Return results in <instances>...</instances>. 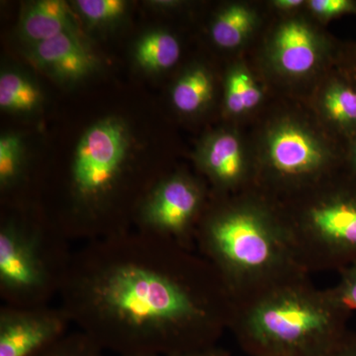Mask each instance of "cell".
I'll use <instances>...</instances> for the list:
<instances>
[{
  "label": "cell",
  "instance_id": "cell-2",
  "mask_svg": "<svg viewBox=\"0 0 356 356\" xmlns=\"http://www.w3.org/2000/svg\"><path fill=\"white\" fill-rule=\"evenodd\" d=\"M200 243L235 303L307 273L280 206L268 196L245 193L217 207L201 225Z\"/></svg>",
  "mask_w": 356,
  "mask_h": 356
},
{
  "label": "cell",
  "instance_id": "cell-11",
  "mask_svg": "<svg viewBox=\"0 0 356 356\" xmlns=\"http://www.w3.org/2000/svg\"><path fill=\"white\" fill-rule=\"evenodd\" d=\"M204 172L220 188H243L248 170L242 144L234 134L222 132L212 136L204 145L200 158Z\"/></svg>",
  "mask_w": 356,
  "mask_h": 356
},
{
  "label": "cell",
  "instance_id": "cell-14",
  "mask_svg": "<svg viewBox=\"0 0 356 356\" xmlns=\"http://www.w3.org/2000/svg\"><path fill=\"white\" fill-rule=\"evenodd\" d=\"M135 58L143 69L149 72L170 69L179 60V42L168 32L149 33L137 44Z\"/></svg>",
  "mask_w": 356,
  "mask_h": 356
},
{
  "label": "cell",
  "instance_id": "cell-6",
  "mask_svg": "<svg viewBox=\"0 0 356 356\" xmlns=\"http://www.w3.org/2000/svg\"><path fill=\"white\" fill-rule=\"evenodd\" d=\"M128 149L127 131L115 119L89 128L76 147L72 178L83 198L99 197L115 181Z\"/></svg>",
  "mask_w": 356,
  "mask_h": 356
},
{
  "label": "cell",
  "instance_id": "cell-26",
  "mask_svg": "<svg viewBox=\"0 0 356 356\" xmlns=\"http://www.w3.org/2000/svg\"><path fill=\"white\" fill-rule=\"evenodd\" d=\"M135 356H229V351L222 350V348H207V350L192 351V353H179V355H135Z\"/></svg>",
  "mask_w": 356,
  "mask_h": 356
},
{
  "label": "cell",
  "instance_id": "cell-7",
  "mask_svg": "<svg viewBox=\"0 0 356 356\" xmlns=\"http://www.w3.org/2000/svg\"><path fill=\"white\" fill-rule=\"evenodd\" d=\"M203 202L200 187L177 175L156 189L145 209L147 222L163 233L184 236L191 231Z\"/></svg>",
  "mask_w": 356,
  "mask_h": 356
},
{
  "label": "cell",
  "instance_id": "cell-24",
  "mask_svg": "<svg viewBox=\"0 0 356 356\" xmlns=\"http://www.w3.org/2000/svg\"><path fill=\"white\" fill-rule=\"evenodd\" d=\"M310 7L313 13L324 17L356 13V3L350 0H312Z\"/></svg>",
  "mask_w": 356,
  "mask_h": 356
},
{
  "label": "cell",
  "instance_id": "cell-28",
  "mask_svg": "<svg viewBox=\"0 0 356 356\" xmlns=\"http://www.w3.org/2000/svg\"><path fill=\"white\" fill-rule=\"evenodd\" d=\"M303 3L302 0H278V1H275V6L280 7V8L284 9H290L295 8V7H298Z\"/></svg>",
  "mask_w": 356,
  "mask_h": 356
},
{
  "label": "cell",
  "instance_id": "cell-27",
  "mask_svg": "<svg viewBox=\"0 0 356 356\" xmlns=\"http://www.w3.org/2000/svg\"><path fill=\"white\" fill-rule=\"evenodd\" d=\"M350 172L356 177V139L350 143Z\"/></svg>",
  "mask_w": 356,
  "mask_h": 356
},
{
  "label": "cell",
  "instance_id": "cell-25",
  "mask_svg": "<svg viewBox=\"0 0 356 356\" xmlns=\"http://www.w3.org/2000/svg\"><path fill=\"white\" fill-rule=\"evenodd\" d=\"M329 356H356V334L348 332Z\"/></svg>",
  "mask_w": 356,
  "mask_h": 356
},
{
  "label": "cell",
  "instance_id": "cell-4",
  "mask_svg": "<svg viewBox=\"0 0 356 356\" xmlns=\"http://www.w3.org/2000/svg\"><path fill=\"white\" fill-rule=\"evenodd\" d=\"M281 208L304 271L336 270L356 261V177L324 181Z\"/></svg>",
  "mask_w": 356,
  "mask_h": 356
},
{
  "label": "cell",
  "instance_id": "cell-12",
  "mask_svg": "<svg viewBox=\"0 0 356 356\" xmlns=\"http://www.w3.org/2000/svg\"><path fill=\"white\" fill-rule=\"evenodd\" d=\"M274 56L278 67L286 74H307L315 67L318 60L317 43L313 33L303 23H286L276 34Z\"/></svg>",
  "mask_w": 356,
  "mask_h": 356
},
{
  "label": "cell",
  "instance_id": "cell-3",
  "mask_svg": "<svg viewBox=\"0 0 356 356\" xmlns=\"http://www.w3.org/2000/svg\"><path fill=\"white\" fill-rule=\"evenodd\" d=\"M350 314L302 273L236 302L229 329L250 356H329Z\"/></svg>",
  "mask_w": 356,
  "mask_h": 356
},
{
  "label": "cell",
  "instance_id": "cell-13",
  "mask_svg": "<svg viewBox=\"0 0 356 356\" xmlns=\"http://www.w3.org/2000/svg\"><path fill=\"white\" fill-rule=\"evenodd\" d=\"M72 15L60 0H41L28 7L21 20L23 36L35 44L72 31Z\"/></svg>",
  "mask_w": 356,
  "mask_h": 356
},
{
  "label": "cell",
  "instance_id": "cell-20",
  "mask_svg": "<svg viewBox=\"0 0 356 356\" xmlns=\"http://www.w3.org/2000/svg\"><path fill=\"white\" fill-rule=\"evenodd\" d=\"M76 6L91 23L103 24L120 18L125 13L127 3L122 0H79Z\"/></svg>",
  "mask_w": 356,
  "mask_h": 356
},
{
  "label": "cell",
  "instance_id": "cell-9",
  "mask_svg": "<svg viewBox=\"0 0 356 356\" xmlns=\"http://www.w3.org/2000/svg\"><path fill=\"white\" fill-rule=\"evenodd\" d=\"M32 58L42 69L65 81L83 79L97 64L95 54L74 30L35 44Z\"/></svg>",
  "mask_w": 356,
  "mask_h": 356
},
{
  "label": "cell",
  "instance_id": "cell-19",
  "mask_svg": "<svg viewBox=\"0 0 356 356\" xmlns=\"http://www.w3.org/2000/svg\"><path fill=\"white\" fill-rule=\"evenodd\" d=\"M261 89L248 72L242 69L233 70L226 83L227 109L231 113L241 114L254 108L261 102Z\"/></svg>",
  "mask_w": 356,
  "mask_h": 356
},
{
  "label": "cell",
  "instance_id": "cell-17",
  "mask_svg": "<svg viewBox=\"0 0 356 356\" xmlns=\"http://www.w3.org/2000/svg\"><path fill=\"white\" fill-rule=\"evenodd\" d=\"M254 16L243 6H232L218 15L212 26V38L222 48L240 46L252 31Z\"/></svg>",
  "mask_w": 356,
  "mask_h": 356
},
{
  "label": "cell",
  "instance_id": "cell-1",
  "mask_svg": "<svg viewBox=\"0 0 356 356\" xmlns=\"http://www.w3.org/2000/svg\"><path fill=\"white\" fill-rule=\"evenodd\" d=\"M93 298L117 323V331L105 343L124 356L214 348L235 310V301L212 264L184 257L168 270L115 266L96 281Z\"/></svg>",
  "mask_w": 356,
  "mask_h": 356
},
{
  "label": "cell",
  "instance_id": "cell-23",
  "mask_svg": "<svg viewBox=\"0 0 356 356\" xmlns=\"http://www.w3.org/2000/svg\"><path fill=\"white\" fill-rule=\"evenodd\" d=\"M339 273V282L331 290L348 311H356V261Z\"/></svg>",
  "mask_w": 356,
  "mask_h": 356
},
{
  "label": "cell",
  "instance_id": "cell-8",
  "mask_svg": "<svg viewBox=\"0 0 356 356\" xmlns=\"http://www.w3.org/2000/svg\"><path fill=\"white\" fill-rule=\"evenodd\" d=\"M57 318L35 314H6L0 322V356H40L60 341Z\"/></svg>",
  "mask_w": 356,
  "mask_h": 356
},
{
  "label": "cell",
  "instance_id": "cell-10",
  "mask_svg": "<svg viewBox=\"0 0 356 356\" xmlns=\"http://www.w3.org/2000/svg\"><path fill=\"white\" fill-rule=\"evenodd\" d=\"M43 267L33 243L13 227L0 233V280L16 291L36 289L43 282Z\"/></svg>",
  "mask_w": 356,
  "mask_h": 356
},
{
  "label": "cell",
  "instance_id": "cell-5",
  "mask_svg": "<svg viewBox=\"0 0 356 356\" xmlns=\"http://www.w3.org/2000/svg\"><path fill=\"white\" fill-rule=\"evenodd\" d=\"M267 172L264 181L271 191L298 196L325 181L330 156L306 129L286 123L267 140Z\"/></svg>",
  "mask_w": 356,
  "mask_h": 356
},
{
  "label": "cell",
  "instance_id": "cell-15",
  "mask_svg": "<svg viewBox=\"0 0 356 356\" xmlns=\"http://www.w3.org/2000/svg\"><path fill=\"white\" fill-rule=\"evenodd\" d=\"M324 110L330 119L350 138L356 139V84L353 81H337L324 95Z\"/></svg>",
  "mask_w": 356,
  "mask_h": 356
},
{
  "label": "cell",
  "instance_id": "cell-22",
  "mask_svg": "<svg viewBox=\"0 0 356 356\" xmlns=\"http://www.w3.org/2000/svg\"><path fill=\"white\" fill-rule=\"evenodd\" d=\"M40 356H100L99 344L93 339H60Z\"/></svg>",
  "mask_w": 356,
  "mask_h": 356
},
{
  "label": "cell",
  "instance_id": "cell-18",
  "mask_svg": "<svg viewBox=\"0 0 356 356\" xmlns=\"http://www.w3.org/2000/svg\"><path fill=\"white\" fill-rule=\"evenodd\" d=\"M41 91L33 81L15 72L0 76V107L6 111L30 112L41 103Z\"/></svg>",
  "mask_w": 356,
  "mask_h": 356
},
{
  "label": "cell",
  "instance_id": "cell-16",
  "mask_svg": "<svg viewBox=\"0 0 356 356\" xmlns=\"http://www.w3.org/2000/svg\"><path fill=\"white\" fill-rule=\"evenodd\" d=\"M212 93V77L207 70L197 67L178 79L172 89V103L182 113H194L209 102Z\"/></svg>",
  "mask_w": 356,
  "mask_h": 356
},
{
  "label": "cell",
  "instance_id": "cell-29",
  "mask_svg": "<svg viewBox=\"0 0 356 356\" xmlns=\"http://www.w3.org/2000/svg\"><path fill=\"white\" fill-rule=\"evenodd\" d=\"M353 70H355V74H356V58L355 60V64H353ZM353 83H355L356 84V79H355V81H353Z\"/></svg>",
  "mask_w": 356,
  "mask_h": 356
},
{
  "label": "cell",
  "instance_id": "cell-21",
  "mask_svg": "<svg viewBox=\"0 0 356 356\" xmlns=\"http://www.w3.org/2000/svg\"><path fill=\"white\" fill-rule=\"evenodd\" d=\"M22 144L17 136L6 135L0 139V182L8 184L20 168Z\"/></svg>",
  "mask_w": 356,
  "mask_h": 356
}]
</instances>
